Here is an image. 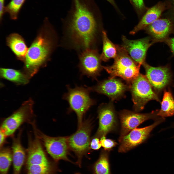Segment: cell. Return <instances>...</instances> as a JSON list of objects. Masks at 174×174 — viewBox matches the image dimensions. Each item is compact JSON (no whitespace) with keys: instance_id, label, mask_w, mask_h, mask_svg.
<instances>
[{"instance_id":"cell-1","label":"cell","mask_w":174,"mask_h":174,"mask_svg":"<svg viewBox=\"0 0 174 174\" xmlns=\"http://www.w3.org/2000/svg\"><path fill=\"white\" fill-rule=\"evenodd\" d=\"M47 18L29 48L23 62V72L30 79L50 60L55 44L54 34Z\"/></svg>"},{"instance_id":"cell-2","label":"cell","mask_w":174,"mask_h":174,"mask_svg":"<svg viewBox=\"0 0 174 174\" xmlns=\"http://www.w3.org/2000/svg\"><path fill=\"white\" fill-rule=\"evenodd\" d=\"M75 9L68 26L72 40L84 50L91 48L95 39L97 24L92 13L80 0H74Z\"/></svg>"},{"instance_id":"cell-3","label":"cell","mask_w":174,"mask_h":174,"mask_svg":"<svg viewBox=\"0 0 174 174\" xmlns=\"http://www.w3.org/2000/svg\"><path fill=\"white\" fill-rule=\"evenodd\" d=\"M25 161L26 174H57L58 163L49 160L37 138L29 139Z\"/></svg>"},{"instance_id":"cell-4","label":"cell","mask_w":174,"mask_h":174,"mask_svg":"<svg viewBox=\"0 0 174 174\" xmlns=\"http://www.w3.org/2000/svg\"><path fill=\"white\" fill-rule=\"evenodd\" d=\"M117 53L114 62L111 66H102L110 74V78L120 77L131 82L139 74L141 65L136 62L122 46L116 45Z\"/></svg>"},{"instance_id":"cell-5","label":"cell","mask_w":174,"mask_h":174,"mask_svg":"<svg viewBox=\"0 0 174 174\" xmlns=\"http://www.w3.org/2000/svg\"><path fill=\"white\" fill-rule=\"evenodd\" d=\"M67 92L65 93L63 98L68 102L70 110L75 112L77 116L78 127L81 125L83 116L92 106L95 101L90 95V90L86 87L77 86L73 88L67 85Z\"/></svg>"},{"instance_id":"cell-6","label":"cell","mask_w":174,"mask_h":174,"mask_svg":"<svg viewBox=\"0 0 174 174\" xmlns=\"http://www.w3.org/2000/svg\"><path fill=\"white\" fill-rule=\"evenodd\" d=\"M31 124L32 126L36 137L42 143L54 161L58 163L59 161L62 160L74 163L68 157L69 149L68 137L48 136L37 128L34 121Z\"/></svg>"},{"instance_id":"cell-7","label":"cell","mask_w":174,"mask_h":174,"mask_svg":"<svg viewBox=\"0 0 174 174\" xmlns=\"http://www.w3.org/2000/svg\"><path fill=\"white\" fill-rule=\"evenodd\" d=\"M131 89L134 108L136 111L143 109L149 101L160 102L158 96L152 90V86L146 76L141 74L131 82Z\"/></svg>"},{"instance_id":"cell-8","label":"cell","mask_w":174,"mask_h":174,"mask_svg":"<svg viewBox=\"0 0 174 174\" xmlns=\"http://www.w3.org/2000/svg\"><path fill=\"white\" fill-rule=\"evenodd\" d=\"M91 129L90 121L86 120L82 122L76 132L68 137L69 149L76 155L77 158L76 163L80 167H81L83 156L89 150Z\"/></svg>"},{"instance_id":"cell-9","label":"cell","mask_w":174,"mask_h":174,"mask_svg":"<svg viewBox=\"0 0 174 174\" xmlns=\"http://www.w3.org/2000/svg\"><path fill=\"white\" fill-rule=\"evenodd\" d=\"M165 118L161 117L152 124L144 127L135 128L127 135L120 137L118 152H126L145 142L149 137L152 130L157 126L164 122Z\"/></svg>"},{"instance_id":"cell-10","label":"cell","mask_w":174,"mask_h":174,"mask_svg":"<svg viewBox=\"0 0 174 174\" xmlns=\"http://www.w3.org/2000/svg\"><path fill=\"white\" fill-rule=\"evenodd\" d=\"M33 104V101L30 99L25 101L18 110L3 121L0 129L7 137L12 135L23 123L28 122L30 123L32 122Z\"/></svg>"},{"instance_id":"cell-11","label":"cell","mask_w":174,"mask_h":174,"mask_svg":"<svg viewBox=\"0 0 174 174\" xmlns=\"http://www.w3.org/2000/svg\"><path fill=\"white\" fill-rule=\"evenodd\" d=\"M159 110L146 113L141 114L124 110L119 114L121 124L120 137L123 136L136 128L144 122L150 119L156 120L161 117L157 115Z\"/></svg>"},{"instance_id":"cell-12","label":"cell","mask_w":174,"mask_h":174,"mask_svg":"<svg viewBox=\"0 0 174 174\" xmlns=\"http://www.w3.org/2000/svg\"><path fill=\"white\" fill-rule=\"evenodd\" d=\"M79 67L82 74L96 80L103 68L100 55L95 50H84L79 56Z\"/></svg>"},{"instance_id":"cell-13","label":"cell","mask_w":174,"mask_h":174,"mask_svg":"<svg viewBox=\"0 0 174 174\" xmlns=\"http://www.w3.org/2000/svg\"><path fill=\"white\" fill-rule=\"evenodd\" d=\"M98 113L99 126L95 137L101 138L115 130L117 127V121L113 106L111 103L99 106Z\"/></svg>"},{"instance_id":"cell-14","label":"cell","mask_w":174,"mask_h":174,"mask_svg":"<svg viewBox=\"0 0 174 174\" xmlns=\"http://www.w3.org/2000/svg\"><path fill=\"white\" fill-rule=\"evenodd\" d=\"M151 39L147 37L138 40H130L123 36V44L122 46L133 60L141 65L145 62L148 49L155 43L153 41L151 42L152 40Z\"/></svg>"},{"instance_id":"cell-15","label":"cell","mask_w":174,"mask_h":174,"mask_svg":"<svg viewBox=\"0 0 174 174\" xmlns=\"http://www.w3.org/2000/svg\"><path fill=\"white\" fill-rule=\"evenodd\" d=\"M142 65L145 69L147 79L156 90H161L170 82L171 75L168 65L154 67L145 62Z\"/></svg>"},{"instance_id":"cell-16","label":"cell","mask_w":174,"mask_h":174,"mask_svg":"<svg viewBox=\"0 0 174 174\" xmlns=\"http://www.w3.org/2000/svg\"><path fill=\"white\" fill-rule=\"evenodd\" d=\"M87 87L90 92H95L104 94L112 100L121 97L129 89L127 85L120 80L115 78H109V79L99 82L95 86Z\"/></svg>"},{"instance_id":"cell-17","label":"cell","mask_w":174,"mask_h":174,"mask_svg":"<svg viewBox=\"0 0 174 174\" xmlns=\"http://www.w3.org/2000/svg\"><path fill=\"white\" fill-rule=\"evenodd\" d=\"M145 29L151 37L152 40L155 43L162 42L174 32V25L169 19H158Z\"/></svg>"},{"instance_id":"cell-18","label":"cell","mask_w":174,"mask_h":174,"mask_svg":"<svg viewBox=\"0 0 174 174\" xmlns=\"http://www.w3.org/2000/svg\"><path fill=\"white\" fill-rule=\"evenodd\" d=\"M6 43L17 59L23 62L28 49L23 38L18 34L12 33L7 37Z\"/></svg>"},{"instance_id":"cell-19","label":"cell","mask_w":174,"mask_h":174,"mask_svg":"<svg viewBox=\"0 0 174 174\" xmlns=\"http://www.w3.org/2000/svg\"><path fill=\"white\" fill-rule=\"evenodd\" d=\"M164 4L159 3L148 10L138 24L130 33L133 35L145 29L147 26L158 19L164 10Z\"/></svg>"},{"instance_id":"cell-20","label":"cell","mask_w":174,"mask_h":174,"mask_svg":"<svg viewBox=\"0 0 174 174\" xmlns=\"http://www.w3.org/2000/svg\"><path fill=\"white\" fill-rule=\"evenodd\" d=\"M21 132H20L16 138H13L12 145L14 174H20L22 167L26 159L25 152L21 142Z\"/></svg>"},{"instance_id":"cell-21","label":"cell","mask_w":174,"mask_h":174,"mask_svg":"<svg viewBox=\"0 0 174 174\" xmlns=\"http://www.w3.org/2000/svg\"><path fill=\"white\" fill-rule=\"evenodd\" d=\"M0 73L1 78L17 85L26 84L29 82L30 79L23 71L19 70L1 68Z\"/></svg>"},{"instance_id":"cell-22","label":"cell","mask_w":174,"mask_h":174,"mask_svg":"<svg viewBox=\"0 0 174 174\" xmlns=\"http://www.w3.org/2000/svg\"><path fill=\"white\" fill-rule=\"evenodd\" d=\"M161 105L160 109H159L157 113L158 116L165 118L174 115V99L170 91H164Z\"/></svg>"},{"instance_id":"cell-23","label":"cell","mask_w":174,"mask_h":174,"mask_svg":"<svg viewBox=\"0 0 174 174\" xmlns=\"http://www.w3.org/2000/svg\"><path fill=\"white\" fill-rule=\"evenodd\" d=\"M109 152L105 150L102 151L98 159L92 166L93 174H111Z\"/></svg>"},{"instance_id":"cell-24","label":"cell","mask_w":174,"mask_h":174,"mask_svg":"<svg viewBox=\"0 0 174 174\" xmlns=\"http://www.w3.org/2000/svg\"><path fill=\"white\" fill-rule=\"evenodd\" d=\"M103 46L100 55L102 60L107 61L110 59L115 58L117 55L116 45L114 44L108 38L105 31L102 32Z\"/></svg>"},{"instance_id":"cell-25","label":"cell","mask_w":174,"mask_h":174,"mask_svg":"<svg viewBox=\"0 0 174 174\" xmlns=\"http://www.w3.org/2000/svg\"><path fill=\"white\" fill-rule=\"evenodd\" d=\"M12 161V151L8 147L0 148V174H8Z\"/></svg>"},{"instance_id":"cell-26","label":"cell","mask_w":174,"mask_h":174,"mask_svg":"<svg viewBox=\"0 0 174 174\" xmlns=\"http://www.w3.org/2000/svg\"><path fill=\"white\" fill-rule=\"evenodd\" d=\"M25 0H11L5 6V12L7 13L10 18L14 20L17 19L19 14Z\"/></svg>"},{"instance_id":"cell-27","label":"cell","mask_w":174,"mask_h":174,"mask_svg":"<svg viewBox=\"0 0 174 174\" xmlns=\"http://www.w3.org/2000/svg\"><path fill=\"white\" fill-rule=\"evenodd\" d=\"M100 141L102 146L104 150L110 151L115 147L117 143L114 140L106 138L105 136H103L100 138Z\"/></svg>"},{"instance_id":"cell-28","label":"cell","mask_w":174,"mask_h":174,"mask_svg":"<svg viewBox=\"0 0 174 174\" xmlns=\"http://www.w3.org/2000/svg\"><path fill=\"white\" fill-rule=\"evenodd\" d=\"M90 146L91 149L94 150H97L100 149L102 146L99 138L95 137L90 142Z\"/></svg>"},{"instance_id":"cell-29","label":"cell","mask_w":174,"mask_h":174,"mask_svg":"<svg viewBox=\"0 0 174 174\" xmlns=\"http://www.w3.org/2000/svg\"><path fill=\"white\" fill-rule=\"evenodd\" d=\"M162 42L165 43L168 45L172 54L174 55V37H168Z\"/></svg>"},{"instance_id":"cell-30","label":"cell","mask_w":174,"mask_h":174,"mask_svg":"<svg viewBox=\"0 0 174 174\" xmlns=\"http://www.w3.org/2000/svg\"><path fill=\"white\" fill-rule=\"evenodd\" d=\"M135 7L138 9L141 10L144 7L143 0H131Z\"/></svg>"},{"instance_id":"cell-31","label":"cell","mask_w":174,"mask_h":174,"mask_svg":"<svg viewBox=\"0 0 174 174\" xmlns=\"http://www.w3.org/2000/svg\"><path fill=\"white\" fill-rule=\"evenodd\" d=\"M5 0H0V20L1 22L2 20L3 17L5 12Z\"/></svg>"},{"instance_id":"cell-32","label":"cell","mask_w":174,"mask_h":174,"mask_svg":"<svg viewBox=\"0 0 174 174\" xmlns=\"http://www.w3.org/2000/svg\"><path fill=\"white\" fill-rule=\"evenodd\" d=\"M7 137L4 132L0 129V148L3 147L5 141L6 137Z\"/></svg>"},{"instance_id":"cell-33","label":"cell","mask_w":174,"mask_h":174,"mask_svg":"<svg viewBox=\"0 0 174 174\" xmlns=\"http://www.w3.org/2000/svg\"><path fill=\"white\" fill-rule=\"evenodd\" d=\"M169 128H174V122H172L171 124L167 128H166L165 130ZM174 138V135L172 137Z\"/></svg>"},{"instance_id":"cell-34","label":"cell","mask_w":174,"mask_h":174,"mask_svg":"<svg viewBox=\"0 0 174 174\" xmlns=\"http://www.w3.org/2000/svg\"><path fill=\"white\" fill-rule=\"evenodd\" d=\"M110 3L113 5H115L114 2V0H107Z\"/></svg>"},{"instance_id":"cell-35","label":"cell","mask_w":174,"mask_h":174,"mask_svg":"<svg viewBox=\"0 0 174 174\" xmlns=\"http://www.w3.org/2000/svg\"><path fill=\"white\" fill-rule=\"evenodd\" d=\"M75 174H81L80 173L77 172V173H75Z\"/></svg>"}]
</instances>
